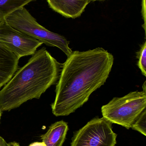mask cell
<instances>
[{
    "instance_id": "cell-6",
    "label": "cell",
    "mask_w": 146,
    "mask_h": 146,
    "mask_svg": "<svg viewBox=\"0 0 146 146\" xmlns=\"http://www.w3.org/2000/svg\"><path fill=\"white\" fill-rule=\"evenodd\" d=\"M0 43L19 59L32 56L43 43L13 28L4 19L0 20Z\"/></svg>"
},
{
    "instance_id": "cell-16",
    "label": "cell",
    "mask_w": 146,
    "mask_h": 146,
    "mask_svg": "<svg viewBox=\"0 0 146 146\" xmlns=\"http://www.w3.org/2000/svg\"><path fill=\"white\" fill-rule=\"evenodd\" d=\"M2 114V111H1V110H0V123H1V118Z\"/></svg>"
},
{
    "instance_id": "cell-12",
    "label": "cell",
    "mask_w": 146,
    "mask_h": 146,
    "mask_svg": "<svg viewBox=\"0 0 146 146\" xmlns=\"http://www.w3.org/2000/svg\"><path fill=\"white\" fill-rule=\"evenodd\" d=\"M131 128L146 136V109L135 121Z\"/></svg>"
},
{
    "instance_id": "cell-2",
    "label": "cell",
    "mask_w": 146,
    "mask_h": 146,
    "mask_svg": "<svg viewBox=\"0 0 146 146\" xmlns=\"http://www.w3.org/2000/svg\"><path fill=\"white\" fill-rule=\"evenodd\" d=\"M62 64L43 47L18 69L0 90V110L9 111L33 99H39L57 84Z\"/></svg>"
},
{
    "instance_id": "cell-13",
    "label": "cell",
    "mask_w": 146,
    "mask_h": 146,
    "mask_svg": "<svg viewBox=\"0 0 146 146\" xmlns=\"http://www.w3.org/2000/svg\"><path fill=\"white\" fill-rule=\"evenodd\" d=\"M28 146H46L43 142H35L30 144Z\"/></svg>"
},
{
    "instance_id": "cell-10",
    "label": "cell",
    "mask_w": 146,
    "mask_h": 146,
    "mask_svg": "<svg viewBox=\"0 0 146 146\" xmlns=\"http://www.w3.org/2000/svg\"><path fill=\"white\" fill-rule=\"evenodd\" d=\"M36 0H0V20Z\"/></svg>"
},
{
    "instance_id": "cell-9",
    "label": "cell",
    "mask_w": 146,
    "mask_h": 146,
    "mask_svg": "<svg viewBox=\"0 0 146 146\" xmlns=\"http://www.w3.org/2000/svg\"><path fill=\"white\" fill-rule=\"evenodd\" d=\"M68 129L66 122H56L50 126L45 134L41 135V139L46 146H62Z\"/></svg>"
},
{
    "instance_id": "cell-17",
    "label": "cell",
    "mask_w": 146,
    "mask_h": 146,
    "mask_svg": "<svg viewBox=\"0 0 146 146\" xmlns=\"http://www.w3.org/2000/svg\"><path fill=\"white\" fill-rule=\"evenodd\" d=\"M92 1H105V0H91Z\"/></svg>"
},
{
    "instance_id": "cell-8",
    "label": "cell",
    "mask_w": 146,
    "mask_h": 146,
    "mask_svg": "<svg viewBox=\"0 0 146 146\" xmlns=\"http://www.w3.org/2000/svg\"><path fill=\"white\" fill-rule=\"evenodd\" d=\"M19 59L0 43V89L19 69Z\"/></svg>"
},
{
    "instance_id": "cell-14",
    "label": "cell",
    "mask_w": 146,
    "mask_h": 146,
    "mask_svg": "<svg viewBox=\"0 0 146 146\" xmlns=\"http://www.w3.org/2000/svg\"><path fill=\"white\" fill-rule=\"evenodd\" d=\"M0 146H10L9 143H7L6 141L2 137L0 136Z\"/></svg>"
},
{
    "instance_id": "cell-7",
    "label": "cell",
    "mask_w": 146,
    "mask_h": 146,
    "mask_svg": "<svg viewBox=\"0 0 146 146\" xmlns=\"http://www.w3.org/2000/svg\"><path fill=\"white\" fill-rule=\"evenodd\" d=\"M51 8L66 18L80 17L91 0H47Z\"/></svg>"
},
{
    "instance_id": "cell-1",
    "label": "cell",
    "mask_w": 146,
    "mask_h": 146,
    "mask_svg": "<svg viewBox=\"0 0 146 146\" xmlns=\"http://www.w3.org/2000/svg\"><path fill=\"white\" fill-rule=\"evenodd\" d=\"M114 60L112 54L102 48L73 51L62 64L51 104L53 115H69L85 104L106 82Z\"/></svg>"
},
{
    "instance_id": "cell-5",
    "label": "cell",
    "mask_w": 146,
    "mask_h": 146,
    "mask_svg": "<svg viewBox=\"0 0 146 146\" xmlns=\"http://www.w3.org/2000/svg\"><path fill=\"white\" fill-rule=\"evenodd\" d=\"M112 124L103 117L93 118L74 133L70 146H115L117 134Z\"/></svg>"
},
{
    "instance_id": "cell-11",
    "label": "cell",
    "mask_w": 146,
    "mask_h": 146,
    "mask_svg": "<svg viewBox=\"0 0 146 146\" xmlns=\"http://www.w3.org/2000/svg\"><path fill=\"white\" fill-rule=\"evenodd\" d=\"M136 57L138 59V67L143 75L146 76V42L141 45L140 49L136 53Z\"/></svg>"
},
{
    "instance_id": "cell-4",
    "label": "cell",
    "mask_w": 146,
    "mask_h": 146,
    "mask_svg": "<svg viewBox=\"0 0 146 146\" xmlns=\"http://www.w3.org/2000/svg\"><path fill=\"white\" fill-rule=\"evenodd\" d=\"M146 107V92L135 91L123 97L113 98L102 106L101 112L103 117L111 123L129 129Z\"/></svg>"
},
{
    "instance_id": "cell-3",
    "label": "cell",
    "mask_w": 146,
    "mask_h": 146,
    "mask_svg": "<svg viewBox=\"0 0 146 146\" xmlns=\"http://www.w3.org/2000/svg\"><path fill=\"white\" fill-rule=\"evenodd\" d=\"M3 19L10 26L51 47H57L67 56L73 51L64 37L50 31L39 25L24 7L11 13Z\"/></svg>"
},
{
    "instance_id": "cell-15",
    "label": "cell",
    "mask_w": 146,
    "mask_h": 146,
    "mask_svg": "<svg viewBox=\"0 0 146 146\" xmlns=\"http://www.w3.org/2000/svg\"><path fill=\"white\" fill-rule=\"evenodd\" d=\"M9 144L10 146H21L19 143L16 142V141L9 142Z\"/></svg>"
}]
</instances>
